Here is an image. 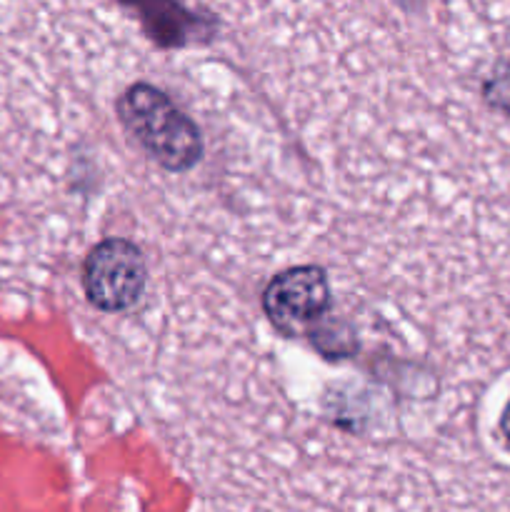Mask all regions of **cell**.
I'll return each mask as SVG.
<instances>
[{
	"mask_svg": "<svg viewBox=\"0 0 510 512\" xmlns=\"http://www.w3.org/2000/svg\"><path fill=\"white\" fill-rule=\"evenodd\" d=\"M115 115L128 138L168 173H188L203 158V133L195 120L153 83L128 85L115 100Z\"/></svg>",
	"mask_w": 510,
	"mask_h": 512,
	"instance_id": "6da1fadb",
	"label": "cell"
},
{
	"mask_svg": "<svg viewBox=\"0 0 510 512\" xmlns=\"http://www.w3.org/2000/svg\"><path fill=\"white\" fill-rule=\"evenodd\" d=\"M85 298L100 313H125L145 293L148 265L138 245L128 238H103L83 263Z\"/></svg>",
	"mask_w": 510,
	"mask_h": 512,
	"instance_id": "7a4b0ae2",
	"label": "cell"
},
{
	"mask_svg": "<svg viewBox=\"0 0 510 512\" xmlns=\"http://www.w3.org/2000/svg\"><path fill=\"white\" fill-rule=\"evenodd\" d=\"M263 313L268 323L285 338L308 335L318 320L333 308V288L323 268L315 265H298L283 273L273 275L265 285Z\"/></svg>",
	"mask_w": 510,
	"mask_h": 512,
	"instance_id": "3957f363",
	"label": "cell"
},
{
	"mask_svg": "<svg viewBox=\"0 0 510 512\" xmlns=\"http://www.w3.org/2000/svg\"><path fill=\"white\" fill-rule=\"evenodd\" d=\"M310 343L318 348V353L328 360H345L353 358L355 350H358V338H355L353 330L348 328L340 320L328 318L315 323V328L308 333Z\"/></svg>",
	"mask_w": 510,
	"mask_h": 512,
	"instance_id": "277c9868",
	"label": "cell"
},
{
	"mask_svg": "<svg viewBox=\"0 0 510 512\" xmlns=\"http://www.w3.org/2000/svg\"><path fill=\"white\" fill-rule=\"evenodd\" d=\"M480 93H483V100L488 103V108L510 118V58L498 60L493 65L490 75L483 80Z\"/></svg>",
	"mask_w": 510,
	"mask_h": 512,
	"instance_id": "5b68a950",
	"label": "cell"
},
{
	"mask_svg": "<svg viewBox=\"0 0 510 512\" xmlns=\"http://www.w3.org/2000/svg\"><path fill=\"white\" fill-rule=\"evenodd\" d=\"M498 433H500V440H503L505 448L510 450V400L505 403L503 413H500V420H498Z\"/></svg>",
	"mask_w": 510,
	"mask_h": 512,
	"instance_id": "8992f818",
	"label": "cell"
}]
</instances>
